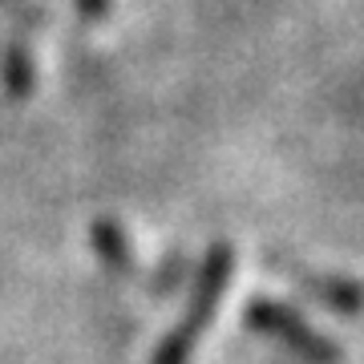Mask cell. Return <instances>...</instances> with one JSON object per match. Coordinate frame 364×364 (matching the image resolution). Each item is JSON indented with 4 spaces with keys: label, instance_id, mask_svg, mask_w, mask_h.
Returning a JSON list of instances; mask_svg holds the SVG:
<instances>
[{
    "label": "cell",
    "instance_id": "1",
    "mask_svg": "<svg viewBox=\"0 0 364 364\" xmlns=\"http://www.w3.org/2000/svg\"><path fill=\"white\" fill-rule=\"evenodd\" d=\"M231 272H235V247L227 243V239L210 243L207 255H203V263L195 267L191 299H186L182 316L170 324V332L158 340L150 364H191V356H195L203 332H207L210 320L219 316V304H223V296H227Z\"/></svg>",
    "mask_w": 364,
    "mask_h": 364
},
{
    "label": "cell",
    "instance_id": "2",
    "mask_svg": "<svg viewBox=\"0 0 364 364\" xmlns=\"http://www.w3.org/2000/svg\"><path fill=\"white\" fill-rule=\"evenodd\" d=\"M243 320H247L251 332L275 340L279 348H287L296 360L304 364H340V344L316 332L304 316L284 304V299H272V296H251V304L243 308Z\"/></svg>",
    "mask_w": 364,
    "mask_h": 364
},
{
    "label": "cell",
    "instance_id": "3",
    "mask_svg": "<svg viewBox=\"0 0 364 364\" xmlns=\"http://www.w3.org/2000/svg\"><path fill=\"white\" fill-rule=\"evenodd\" d=\"M291 284L304 291L308 299H316L324 312L332 316H360L364 312V284L352 279V275H328V272H299V267H287Z\"/></svg>",
    "mask_w": 364,
    "mask_h": 364
},
{
    "label": "cell",
    "instance_id": "4",
    "mask_svg": "<svg viewBox=\"0 0 364 364\" xmlns=\"http://www.w3.org/2000/svg\"><path fill=\"white\" fill-rule=\"evenodd\" d=\"M93 255L102 259V267H109V272L117 275H134V251H130V235H126V227L114 219H97L93 223Z\"/></svg>",
    "mask_w": 364,
    "mask_h": 364
},
{
    "label": "cell",
    "instance_id": "5",
    "mask_svg": "<svg viewBox=\"0 0 364 364\" xmlns=\"http://www.w3.org/2000/svg\"><path fill=\"white\" fill-rule=\"evenodd\" d=\"M0 81H4L9 97H28V93H33V61H28L25 37H16L13 45H9L4 61H0Z\"/></svg>",
    "mask_w": 364,
    "mask_h": 364
},
{
    "label": "cell",
    "instance_id": "6",
    "mask_svg": "<svg viewBox=\"0 0 364 364\" xmlns=\"http://www.w3.org/2000/svg\"><path fill=\"white\" fill-rule=\"evenodd\" d=\"M77 13H85L90 21H102L109 13V0H77Z\"/></svg>",
    "mask_w": 364,
    "mask_h": 364
}]
</instances>
